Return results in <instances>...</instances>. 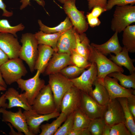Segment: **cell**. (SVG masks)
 Instances as JSON below:
<instances>
[{
    "label": "cell",
    "mask_w": 135,
    "mask_h": 135,
    "mask_svg": "<svg viewBox=\"0 0 135 135\" xmlns=\"http://www.w3.org/2000/svg\"><path fill=\"white\" fill-rule=\"evenodd\" d=\"M90 48L88 60L91 63H96L97 69V79L99 81L104 84V78L109 74L115 72H124L122 67L116 64L90 44Z\"/></svg>",
    "instance_id": "cell-1"
},
{
    "label": "cell",
    "mask_w": 135,
    "mask_h": 135,
    "mask_svg": "<svg viewBox=\"0 0 135 135\" xmlns=\"http://www.w3.org/2000/svg\"><path fill=\"white\" fill-rule=\"evenodd\" d=\"M20 42L22 45L19 58L26 62L32 73L34 70L35 64L38 56V41L34 34L26 33L22 34Z\"/></svg>",
    "instance_id": "cell-2"
},
{
    "label": "cell",
    "mask_w": 135,
    "mask_h": 135,
    "mask_svg": "<svg viewBox=\"0 0 135 135\" xmlns=\"http://www.w3.org/2000/svg\"><path fill=\"white\" fill-rule=\"evenodd\" d=\"M135 22V6H116L111 22V28L112 31L120 33Z\"/></svg>",
    "instance_id": "cell-3"
},
{
    "label": "cell",
    "mask_w": 135,
    "mask_h": 135,
    "mask_svg": "<svg viewBox=\"0 0 135 135\" xmlns=\"http://www.w3.org/2000/svg\"><path fill=\"white\" fill-rule=\"evenodd\" d=\"M0 71L8 85L16 82L28 73L22 60L19 58L9 59L0 67Z\"/></svg>",
    "instance_id": "cell-4"
},
{
    "label": "cell",
    "mask_w": 135,
    "mask_h": 135,
    "mask_svg": "<svg viewBox=\"0 0 135 135\" xmlns=\"http://www.w3.org/2000/svg\"><path fill=\"white\" fill-rule=\"evenodd\" d=\"M32 106V110L40 114H47L58 111L48 84L45 85L41 89Z\"/></svg>",
    "instance_id": "cell-5"
},
{
    "label": "cell",
    "mask_w": 135,
    "mask_h": 135,
    "mask_svg": "<svg viewBox=\"0 0 135 135\" xmlns=\"http://www.w3.org/2000/svg\"><path fill=\"white\" fill-rule=\"evenodd\" d=\"M48 75V84L53 94L57 109L60 112L63 97L73 85L69 79L59 72Z\"/></svg>",
    "instance_id": "cell-6"
},
{
    "label": "cell",
    "mask_w": 135,
    "mask_h": 135,
    "mask_svg": "<svg viewBox=\"0 0 135 135\" xmlns=\"http://www.w3.org/2000/svg\"><path fill=\"white\" fill-rule=\"evenodd\" d=\"M40 71L37 70L36 74L32 77L27 80L21 78L16 82L18 88L22 91H25L28 102L31 106L45 85L44 80L40 78Z\"/></svg>",
    "instance_id": "cell-7"
},
{
    "label": "cell",
    "mask_w": 135,
    "mask_h": 135,
    "mask_svg": "<svg viewBox=\"0 0 135 135\" xmlns=\"http://www.w3.org/2000/svg\"><path fill=\"white\" fill-rule=\"evenodd\" d=\"M63 9L76 31L80 34L88 29V24L86 20L84 12L80 11L76 6V0H68L64 3Z\"/></svg>",
    "instance_id": "cell-8"
},
{
    "label": "cell",
    "mask_w": 135,
    "mask_h": 135,
    "mask_svg": "<svg viewBox=\"0 0 135 135\" xmlns=\"http://www.w3.org/2000/svg\"><path fill=\"white\" fill-rule=\"evenodd\" d=\"M97 69L96 63H91L88 69L85 70L78 77L69 79L73 86L89 94L93 90L92 86L97 78Z\"/></svg>",
    "instance_id": "cell-9"
},
{
    "label": "cell",
    "mask_w": 135,
    "mask_h": 135,
    "mask_svg": "<svg viewBox=\"0 0 135 135\" xmlns=\"http://www.w3.org/2000/svg\"><path fill=\"white\" fill-rule=\"evenodd\" d=\"M0 112L2 114V121L10 123L18 132H23L26 135H32L28 130L25 116L21 108H19L18 111L14 112L0 108Z\"/></svg>",
    "instance_id": "cell-10"
},
{
    "label": "cell",
    "mask_w": 135,
    "mask_h": 135,
    "mask_svg": "<svg viewBox=\"0 0 135 135\" xmlns=\"http://www.w3.org/2000/svg\"><path fill=\"white\" fill-rule=\"evenodd\" d=\"M81 91L80 108L91 120L103 117L106 106L100 104L89 94Z\"/></svg>",
    "instance_id": "cell-11"
},
{
    "label": "cell",
    "mask_w": 135,
    "mask_h": 135,
    "mask_svg": "<svg viewBox=\"0 0 135 135\" xmlns=\"http://www.w3.org/2000/svg\"><path fill=\"white\" fill-rule=\"evenodd\" d=\"M23 112L25 116L28 130L32 135H37L40 133V126L43 122L57 118L60 114L59 112L57 111L47 114H40L32 110H24Z\"/></svg>",
    "instance_id": "cell-12"
},
{
    "label": "cell",
    "mask_w": 135,
    "mask_h": 135,
    "mask_svg": "<svg viewBox=\"0 0 135 135\" xmlns=\"http://www.w3.org/2000/svg\"><path fill=\"white\" fill-rule=\"evenodd\" d=\"M81 90L73 86L65 94L62 99L60 110L67 116L80 107Z\"/></svg>",
    "instance_id": "cell-13"
},
{
    "label": "cell",
    "mask_w": 135,
    "mask_h": 135,
    "mask_svg": "<svg viewBox=\"0 0 135 135\" xmlns=\"http://www.w3.org/2000/svg\"><path fill=\"white\" fill-rule=\"evenodd\" d=\"M103 118L106 124L112 126L125 120L122 107L117 98L110 99L106 106Z\"/></svg>",
    "instance_id": "cell-14"
},
{
    "label": "cell",
    "mask_w": 135,
    "mask_h": 135,
    "mask_svg": "<svg viewBox=\"0 0 135 135\" xmlns=\"http://www.w3.org/2000/svg\"><path fill=\"white\" fill-rule=\"evenodd\" d=\"M118 80L108 76L104 80V84L110 99L120 98L135 97V90L126 88L119 84Z\"/></svg>",
    "instance_id": "cell-15"
},
{
    "label": "cell",
    "mask_w": 135,
    "mask_h": 135,
    "mask_svg": "<svg viewBox=\"0 0 135 135\" xmlns=\"http://www.w3.org/2000/svg\"><path fill=\"white\" fill-rule=\"evenodd\" d=\"M21 46L18 39L13 34L0 33V48L8 56L9 59L19 58Z\"/></svg>",
    "instance_id": "cell-16"
},
{
    "label": "cell",
    "mask_w": 135,
    "mask_h": 135,
    "mask_svg": "<svg viewBox=\"0 0 135 135\" xmlns=\"http://www.w3.org/2000/svg\"><path fill=\"white\" fill-rule=\"evenodd\" d=\"M73 64L71 61L70 55L54 52L44 72L47 75L58 73L67 66Z\"/></svg>",
    "instance_id": "cell-17"
},
{
    "label": "cell",
    "mask_w": 135,
    "mask_h": 135,
    "mask_svg": "<svg viewBox=\"0 0 135 135\" xmlns=\"http://www.w3.org/2000/svg\"><path fill=\"white\" fill-rule=\"evenodd\" d=\"M4 94L6 99L8 101L7 108L17 107L26 110H32V106L28 102L25 92L20 94L14 88H10L8 89Z\"/></svg>",
    "instance_id": "cell-18"
},
{
    "label": "cell",
    "mask_w": 135,
    "mask_h": 135,
    "mask_svg": "<svg viewBox=\"0 0 135 135\" xmlns=\"http://www.w3.org/2000/svg\"><path fill=\"white\" fill-rule=\"evenodd\" d=\"M76 31L73 27L63 32L60 36L57 44V52L65 53L70 55L72 50H75Z\"/></svg>",
    "instance_id": "cell-19"
},
{
    "label": "cell",
    "mask_w": 135,
    "mask_h": 135,
    "mask_svg": "<svg viewBox=\"0 0 135 135\" xmlns=\"http://www.w3.org/2000/svg\"><path fill=\"white\" fill-rule=\"evenodd\" d=\"M38 56L34 69L39 70L41 74L44 72L49 62L55 52L51 47L42 44L38 45Z\"/></svg>",
    "instance_id": "cell-20"
},
{
    "label": "cell",
    "mask_w": 135,
    "mask_h": 135,
    "mask_svg": "<svg viewBox=\"0 0 135 135\" xmlns=\"http://www.w3.org/2000/svg\"><path fill=\"white\" fill-rule=\"evenodd\" d=\"M118 33L117 32H115L111 38L103 44H98L92 43L90 44L105 55L110 53H114L116 55L121 51L122 48L119 42Z\"/></svg>",
    "instance_id": "cell-21"
},
{
    "label": "cell",
    "mask_w": 135,
    "mask_h": 135,
    "mask_svg": "<svg viewBox=\"0 0 135 135\" xmlns=\"http://www.w3.org/2000/svg\"><path fill=\"white\" fill-rule=\"evenodd\" d=\"M128 52L124 47L118 54L114 55L110 54V59L118 66H124L129 71L130 74L135 72V68L133 64V60L131 59L128 55Z\"/></svg>",
    "instance_id": "cell-22"
},
{
    "label": "cell",
    "mask_w": 135,
    "mask_h": 135,
    "mask_svg": "<svg viewBox=\"0 0 135 135\" xmlns=\"http://www.w3.org/2000/svg\"><path fill=\"white\" fill-rule=\"evenodd\" d=\"M93 85L95 86V88L89 95L100 104L107 106L110 99L104 84L99 81L96 78Z\"/></svg>",
    "instance_id": "cell-23"
},
{
    "label": "cell",
    "mask_w": 135,
    "mask_h": 135,
    "mask_svg": "<svg viewBox=\"0 0 135 135\" xmlns=\"http://www.w3.org/2000/svg\"><path fill=\"white\" fill-rule=\"evenodd\" d=\"M63 32L46 33L40 30L36 32L34 35L38 44H42L49 46L54 49L55 52H57L58 40L60 36Z\"/></svg>",
    "instance_id": "cell-24"
},
{
    "label": "cell",
    "mask_w": 135,
    "mask_h": 135,
    "mask_svg": "<svg viewBox=\"0 0 135 135\" xmlns=\"http://www.w3.org/2000/svg\"><path fill=\"white\" fill-rule=\"evenodd\" d=\"M75 34L76 39V51L88 60L90 53L89 40L84 33L80 34L76 31Z\"/></svg>",
    "instance_id": "cell-25"
},
{
    "label": "cell",
    "mask_w": 135,
    "mask_h": 135,
    "mask_svg": "<svg viewBox=\"0 0 135 135\" xmlns=\"http://www.w3.org/2000/svg\"><path fill=\"white\" fill-rule=\"evenodd\" d=\"M122 43L130 53L135 52V25L128 26L123 30Z\"/></svg>",
    "instance_id": "cell-26"
},
{
    "label": "cell",
    "mask_w": 135,
    "mask_h": 135,
    "mask_svg": "<svg viewBox=\"0 0 135 135\" xmlns=\"http://www.w3.org/2000/svg\"><path fill=\"white\" fill-rule=\"evenodd\" d=\"M67 116L61 112L56 119L50 124H41L40 128L41 130L39 135H53L66 120Z\"/></svg>",
    "instance_id": "cell-27"
},
{
    "label": "cell",
    "mask_w": 135,
    "mask_h": 135,
    "mask_svg": "<svg viewBox=\"0 0 135 135\" xmlns=\"http://www.w3.org/2000/svg\"><path fill=\"white\" fill-rule=\"evenodd\" d=\"M123 110L125 119V124L132 135H135V119L128 108L127 98H117Z\"/></svg>",
    "instance_id": "cell-28"
},
{
    "label": "cell",
    "mask_w": 135,
    "mask_h": 135,
    "mask_svg": "<svg viewBox=\"0 0 135 135\" xmlns=\"http://www.w3.org/2000/svg\"><path fill=\"white\" fill-rule=\"evenodd\" d=\"M38 22L40 30L46 33H54L63 32L69 30L73 27V25L69 18L67 17L65 20L56 26L50 27L44 24L41 20H38Z\"/></svg>",
    "instance_id": "cell-29"
},
{
    "label": "cell",
    "mask_w": 135,
    "mask_h": 135,
    "mask_svg": "<svg viewBox=\"0 0 135 135\" xmlns=\"http://www.w3.org/2000/svg\"><path fill=\"white\" fill-rule=\"evenodd\" d=\"M108 76L116 79L119 81L120 85L125 88H135V72L128 76L121 72H115L109 74Z\"/></svg>",
    "instance_id": "cell-30"
},
{
    "label": "cell",
    "mask_w": 135,
    "mask_h": 135,
    "mask_svg": "<svg viewBox=\"0 0 135 135\" xmlns=\"http://www.w3.org/2000/svg\"><path fill=\"white\" fill-rule=\"evenodd\" d=\"M91 120L80 108L74 112L73 129L87 128Z\"/></svg>",
    "instance_id": "cell-31"
},
{
    "label": "cell",
    "mask_w": 135,
    "mask_h": 135,
    "mask_svg": "<svg viewBox=\"0 0 135 135\" xmlns=\"http://www.w3.org/2000/svg\"><path fill=\"white\" fill-rule=\"evenodd\" d=\"M25 26L22 23L15 26H12L7 20H0V33H10L17 38L16 33L23 30Z\"/></svg>",
    "instance_id": "cell-32"
},
{
    "label": "cell",
    "mask_w": 135,
    "mask_h": 135,
    "mask_svg": "<svg viewBox=\"0 0 135 135\" xmlns=\"http://www.w3.org/2000/svg\"><path fill=\"white\" fill-rule=\"evenodd\" d=\"M106 124L103 117L91 120L87 128L92 135H102Z\"/></svg>",
    "instance_id": "cell-33"
},
{
    "label": "cell",
    "mask_w": 135,
    "mask_h": 135,
    "mask_svg": "<svg viewBox=\"0 0 135 135\" xmlns=\"http://www.w3.org/2000/svg\"><path fill=\"white\" fill-rule=\"evenodd\" d=\"M85 69L84 68L78 67L74 65H70L64 68L59 72L67 78L71 79L79 76Z\"/></svg>",
    "instance_id": "cell-34"
},
{
    "label": "cell",
    "mask_w": 135,
    "mask_h": 135,
    "mask_svg": "<svg viewBox=\"0 0 135 135\" xmlns=\"http://www.w3.org/2000/svg\"><path fill=\"white\" fill-rule=\"evenodd\" d=\"M70 56L72 64L78 67L86 68H89L91 64L87 59L78 53L75 50L72 51Z\"/></svg>",
    "instance_id": "cell-35"
},
{
    "label": "cell",
    "mask_w": 135,
    "mask_h": 135,
    "mask_svg": "<svg viewBox=\"0 0 135 135\" xmlns=\"http://www.w3.org/2000/svg\"><path fill=\"white\" fill-rule=\"evenodd\" d=\"M64 124L57 130L54 135H69L73 129L74 112L67 116Z\"/></svg>",
    "instance_id": "cell-36"
},
{
    "label": "cell",
    "mask_w": 135,
    "mask_h": 135,
    "mask_svg": "<svg viewBox=\"0 0 135 135\" xmlns=\"http://www.w3.org/2000/svg\"><path fill=\"white\" fill-rule=\"evenodd\" d=\"M110 135H132L124 123L121 122L111 126Z\"/></svg>",
    "instance_id": "cell-37"
},
{
    "label": "cell",
    "mask_w": 135,
    "mask_h": 135,
    "mask_svg": "<svg viewBox=\"0 0 135 135\" xmlns=\"http://www.w3.org/2000/svg\"><path fill=\"white\" fill-rule=\"evenodd\" d=\"M135 0H108L106 8V11L111 10L115 6H121L128 4L133 5Z\"/></svg>",
    "instance_id": "cell-38"
},
{
    "label": "cell",
    "mask_w": 135,
    "mask_h": 135,
    "mask_svg": "<svg viewBox=\"0 0 135 135\" xmlns=\"http://www.w3.org/2000/svg\"><path fill=\"white\" fill-rule=\"evenodd\" d=\"M108 0H87L89 10L96 6H99L106 9Z\"/></svg>",
    "instance_id": "cell-39"
},
{
    "label": "cell",
    "mask_w": 135,
    "mask_h": 135,
    "mask_svg": "<svg viewBox=\"0 0 135 135\" xmlns=\"http://www.w3.org/2000/svg\"><path fill=\"white\" fill-rule=\"evenodd\" d=\"M92 9L91 12L87 14L95 18H98L102 13L106 11L105 9L98 6H95Z\"/></svg>",
    "instance_id": "cell-40"
},
{
    "label": "cell",
    "mask_w": 135,
    "mask_h": 135,
    "mask_svg": "<svg viewBox=\"0 0 135 135\" xmlns=\"http://www.w3.org/2000/svg\"><path fill=\"white\" fill-rule=\"evenodd\" d=\"M127 98L128 108L135 119V97H129Z\"/></svg>",
    "instance_id": "cell-41"
},
{
    "label": "cell",
    "mask_w": 135,
    "mask_h": 135,
    "mask_svg": "<svg viewBox=\"0 0 135 135\" xmlns=\"http://www.w3.org/2000/svg\"><path fill=\"white\" fill-rule=\"evenodd\" d=\"M88 24L91 27H94L100 25L101 22L98 18L90 16L87 14L86 16Z\"/></svg>",
    "instance_id": "cell-42"
},
{
    "label": "cell",
    "mask_w": 135,
    "mask_h": 135,
    "mask_svg": "<svg viewBox=\"0 0 135 135\" xmlns=\"http://www.w3.org/2000/svg\"><path fill=\"white\" fill-rule=\"evenodd\" d=\"M30 0H21L20 2L22 3V5L20 8V10H22L26 7L28 5H30ZM39 5L44 7L45 2L43 0H34Z\"/></svg>",
    "instance_id": "cell-43"
},
{
    "label": "cell",
    "mask_w": 135,
    "mask_h": 135,
    "mask_svg": "<svg viewBox=\"0 0 135 135\" xmlns=\"http://www.w3.org/2000/svg\"><path fill=\"white\" fill-rule=\"evenodd\" d=\"M87 128L73 129L69 135H91Z\"/></svg>",
    "instance_id": "cell-44"
},
{
    "label": "cell",
    "mask_w": 135,
    "mask_h": 135,
    "mask_svg": "<svg viewBox=\"0 0 135 135\" xmlns=\"http://www.w3.org/2000/svg\"><path fill=\"white\" fill-rule=\"evenodd\" d=\"M6 7V6L3 2L2 0H0V9L2 10V16L8 17L12 16L13 14V12L7 10Z\"/></svg>",
    "instance_id": "cell-45"
},
{
    "label": "cell",
    "mask_w": 135,
    "mask_h": 135,
    "mask_svg": "<svg viewBox=\"0 0 135 135\" xmlns=\"http://www.w3.org/2000/svg\"><path fill=\"white\" fill-rule=\"evenodd\" d=\"M9 59L7 55L0 48V67Z\"/></svg>",
    "instance_id": "cell-46"
},
{
    "label": "cell",
    "mask_w": 135,
    "mask_h": 135,
    "mask_svg": "<svg viewBox=\"0 0 135 135\" xmlns=\"http://www.w3.org/2000/svg\"><path fill=\"white\" fill-rule=\"evenodd\" d=\"M6 100L4 94L0 97V108H7L8 104L6 102Z\"/></svg>",
    "instance_id": "cell-47"
},
{
    "label": "cell",
    "mask_w": 135,
    "mask_h": 135,
    "mask_svg": "<svg viewBox=\"0 0 135 135\" xmlns=\"http://www.w3.org/2000/svg\"><path fill=\"white\" fill-rule=\"evenodd\" d=\"M111 126L106 124L103 129L102 135H110Z\"/></svg>",
    "instance_id": "cell-48"
},
{
    "label": "cell",
    "mask_w": 135,
    "mask_h": 135,
    "mask_svg": "<svg viewBox=\"0 0 135 135\" xmlns=\"http://www.w3.org/2000/svg\"><path fill=\"white\" fill-rule=\"evenodd\" d=\"M0 85L6 88L7 84L4 80L2 76V73L0 71Z\"/></svg>",
    "instance_id": "cell-49"
},
{
    "label": "cell",
    "mask_w": 135,
    "mask_h": 135,
    "mask_svg": "<svg viewBox=\"0 0 135 135\" xmlns=\"http://www.w3.org/2000/svg\"><path fill=\"white\" fill-rule=\"evenodd\" d=\"M6 90V88L0 85V91H4Z\"/></svg>",
    "instance_id": "cell-50"
},
{
    "label": "cell",
    "mask_w": 135,
    "mask_h": 135,
    "mask_svg": "<svg viewBox=\"0 0 135 135\" xmlns=\"http://www.w3.org/2000/svg\"><path fill=\"white\" fill-rule=\"evenodd\" d=\"M58 1L60 2L61 3L64 4V2L68 0H58Z\"/></svg>",
    "instance_id": "cell-51"
}]
</instances>
